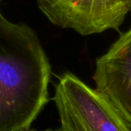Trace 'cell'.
Listing matches in <instances>:
<instances>
[{
    "label": "cell",
    "mask_w": 131,
    "mask_h": 131,
    "mask_svg": "<svg viewBox=\"0 0 131 131\" xmlns=\"http://www.w3.org/2000/svg\"><path fill=\"white\" fill-rule=\"evenodd\" d=\"M2 2H3V0H0V9H1V5H2Z\"/></svg>",
    "instance_id": "8992f818"
},
{
    "label": "cell",
    "mask_w": 131,
    "mask_h": 131,
    "mask_svg": "<svg viewBox=\"0 0 131 131\" xmlns=\"http://www.w3.org/2000/svg\"><path fill=\"white\" fill-rule=\"evenodd\" d=\"M95 89L131 127V27L95 62Z\"/></svg>",
    "instance_id": "277c9868"
},
{
    "label": "cell",
    "mask_w": 131,
    "mask_h": 131,
    "mask_svg": "<svg viewBox=\"0 0 131 131\" xmlns=\"http://www.w3.org/2000/svg\"><path fill=\"white\" fill-rule=\"evenodd\" d=\"M54 25L83 36L118 30L131 12V0H36Z\"/></svg>",
    "instance_id": "3957f363"
},
{
    "label": "cell",
    "mask_w": 131,
    "mask_h": 131,
    "mask_svg": "<svg viewBox=\"0 0 131 131\" xmlns=\"http://www.w3.org/2000/svg\"><path fill=\"white\" fill-rule=\"evenodd\" d=\"M21 131H54L51 128H48V129H43V130H38V129H33V128H29L26 129V130H21Z\"/></svg>",
    "instance_id": "5b68a950"
},
{
    "label": "cell",
    "mask_w": 131,
    "mask_h": 131,
    "mask_svg": "<svg viewBox=\"0 0 131 131\" xmlns=\"http://www.w3.org/2000/svg\"><path fill=\"white\" fill-rule=\"evenodd\" d=\"M51 66L32 28L0 14V131L31 128L49 102Z\"/></svg>",
    "instance_id": "6da1fadb"
},
{
    "label": "cell",
    "mask_w": 131,
    "mask_h": 131,
    "mask_svg": "<svg viewBox=\"0 0 131 131\" xmlns=\"http://www.w3.org/2000/svg\"><path fill=\"white\" fill-rule=\"evenodd\" d=\"M53 101L58 131H131L107 99L69 72L59 77Z\"/></svg>",
    "instance_id": "7a4b0ae2"
}]
</instances>
